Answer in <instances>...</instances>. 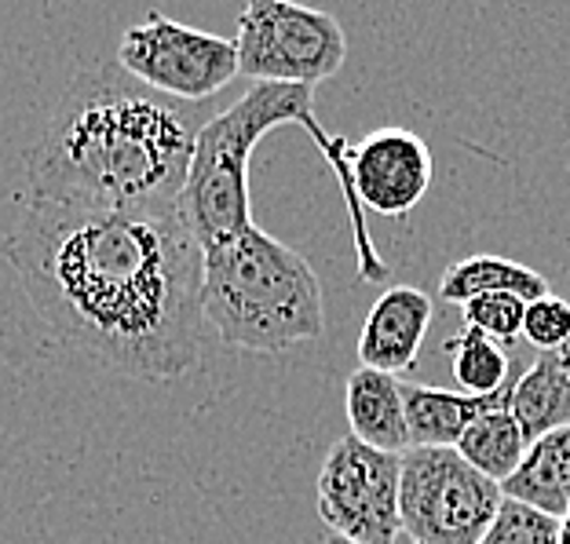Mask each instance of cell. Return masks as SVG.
Masks as SVG:
<instances>
[{
	"instance_id": "6",
	"label": "cell",
	"mask_w": 570,
	"mask_h": 544,
	"mask_svg": "<svg viewBox=\"0 0 570 544\" xmlns=\"http://www.w3.org/2000/svg\"><path fill=\"white\" fill-rule=\"evenodd\" d=\"M501 486L458 449H406L399 520L413 544H479L501 508Z\"/></svg>"
},
{
	"instance_id": "13",
	"label": "cell",
	"mask_w": 570,
	"mask_h": 544,
	"mask_svg": "<svg viewBox=\"0 0 570 544\" xmlns=\"http://www.w3.org/2000/svg\"><path fill=\"white\" fill-rule=\"evenodd\" d=\"M501 494L552 520H563L570 512V427L534 438L520 468L501 483Z\"/></svg>"
},
{
	"instance_id": "16",
	"label": "cell",
	"mask_w": 570,
	"mask_h": 544,
	"mask_svg": "<svg viewBox=\"0 0 570 544\" xmlns=\"http://www.w3.org/2000/svg\"><path fill=\"white\" fill-rule=\"evenodd\" d=\"M527 435L520 421L512 417L509 406H501L487 417H479L469 432L461 435L458 453L472 464L479 475H487L490 483H504L515 468H520L523 453H527Z\"/></svg>"
},
{
	"instance_id": "15",
	"label": "cell",
	"mask_w": 570,
	"mask_h": 544,
	"mask_svg": "<svg viewBox=\"0 0 570 544\" xmlns=\"http://www.w3.org/2000/svg\"><path fill=\"white\" fill-rule=\"evenodd\" d=\"M483 293H512L523 304H534L549 296V278L538 275L534 267L504 260V256H464V260L450 264L439 278V296L446 304L464 307Z\"/></svg>"
},
{
	"instance_id": "17",
	"label": "cell",
	"mask_w": 570,
	"mask_h": 544,
	"mask_svg": "<svg viewBox=\"0 0 570 544\" xmlns=\"http://www.w3.org/2000/svg\"><path fill=\"white\" fill-rule=\"evenodd\" d=\"M446 355H450L453 380H458L464 395H494L512 380L509 377V352L479 329L464 326L458 336H450Z\"/></svg>"
},
{
	"instance_id": "18",
	"label": "cell",
	"mask_w": 570,
	"mask_h": 544,
	"mask_svg": "<svg viewBox=\"0 0 570 544\" xmlns=\"http://www.w3.org/2000/svg\"><path fill=\"white\" fill-rule=\"evenodd\" d=\"M479 544H560V520L504 497Z\"/></svg>"
},
{
	"instance_id": "22",
	"label": "cell",
	"mask_w": 570,
	"mask_h": 544,
	"mask_svg": "<svg viewBox=\"0 0 570 544\" xmlns=\"http://www.w3.org/2000/svg\"><path fill=\"white\" fill-rule=\"evenodd\" d=\"M322 544H355V541H344V537H336V534H330V530H326V537H322Z\"/></svg>"
},
{
	"instance_id": "10",
	"label": "cell",
	"mask_w": 570,
	"mask_h": 544,
	"mask_svg": "<svg viewBox=\"0 0 570 544\" xmlns=\"http://www.w3.org/2000/svg\"><path fill=\"white\" fill-rule=\"evenodd\" d=\"M432 318L435 307L428 293L413 289V285H392V289H384L366 310V322H362L358 362L366 369L392 373V377L413 369L424 336L432 329Z\"/></svg>"
},
{
	"instance_id": "8",
	"label": "cell",
	"mask_w": 570,
	"mask_h": 544,
	"mask_svg": "<svg viewBox=\"0 0 570 544\" xmlns=\"http://www.w3.org/2000/svg\"><path fill=\"white\" fill-rule=\"evenodd\" d=\"M403 457L362 446L344 435L330 446L315 478V504L330 534L355 544H395Z\"/></svg>"
},
{
	"instance_id": "1",
	"label": "cell",
	"mask_w": 570,
	"mask_h": 544,
	"mask_svg": "<svg viewBox=\"0 0 570 544\" xmlns=\"http://www.w3.org/2000/svg\"><path fill=\"white\" fill-rule=\"evenodd\" d=\"M0 253L45 326L99 369L161 384L198 366L205 249L179 201L77 209L26 198Z\"/></svg>"
},
{
	"instance_id": "14",
	"label": "cell",
	"mask_w": 570,
	"mask_h": 544,
	"mask_svg": "<svg viewBox=\"0 0 570 544\" xmlns=\"http://www.w3.org/2000/svg\"><path fill=\"white\" fill-rule=\"evenodd\" d=\"M509 409L520 421L527 443L570 427V373L560 352H538L523 377H512Z\"/></svg>"
},
{
	"instance_id": "2",
	"label": "cell",
	"mask_w": 570,
	"mask_h": 544,
	"mask_svg": "<svg viewBox=\"0 0 570 544\" xmlns=\"http://www.w3.org/2000/svg\"><path fill=\"white\" fill-rule=\"evenodd\" d=\"M213 113L165 99L118 59L81 70L30 154V201L154 209L184 198L194 142Z\"/></svg>"
},
{
	"instance_id": "21",
	"label": "cell",
	"mask_w": 570,
	"mask_h": 544,
	"mask_svg": "<svg viewBox=\"0 0 570 544\" xmlns=\"http://www.w3.org/2000/svg\"><path fill=\"white\" fill-rule=\"evenodd\" d=\"M560 544H570V512L560 520Z\"/></svg>"
},
{
	"instance_id": "9",
	"label": "cell",
	"mask_w": 570,
	"mask_h": 544,
	"mask_svg": "<svg viewBox=\"0 0 570 544\" xmlns=\"http://www.w3.org/2000/svg\"><path fill=\"white\" fill-rule=\"evenodd\" d=\"M352 194L377 216H406L432 187V150L410 128H373L352 154Z\"/></svg>"
},
{
	"instance_id": "5",
	"label": "cell",
	"mask_w": 570,
	"mask_h": 544,
	"mask_svg": "<svg viewBox=\"0 0 570 544\" xmlns=\"http://www.w3.org/2000/svg\"><path fill=\"white\" fill-rule=\"evenodd\" d=\"M238 73L253 85L315 88L344 67L347 33L336 16L293 0H253L238 16Z\"/></svg>"
},
{
	"instance_id": "4",
	"label": "cell",
	"mask_w": 570,
	"mask_h": 544,
	"mask_svg": "<svg viewBox=\"0 0 570 544\" xmlns=\"http://www.w3.org/2000/svg\"><path fill=\"white\" fill-rule=\"evenodd\" d=\"M311 125V88L253 85L235 107L213 113L202 125L184 187V212L202 249L235 241L253 227L249 209V161L271 128Z\"/></svg>"
},
{
	"instance_id": "12",
	"label": "cell",
	"mask_w": 570,
	"mask_h": 544,
	"mask_svg": "<svg viewBox=\"0 0 570 544\" xmlns=\"http://www.w3.org/2000/svg\"><path fill=\"white\" fill-rule=\"evenodd\" d=\"M344 413L352 438L362 446L403 457L410 449V427L403 406V380L392 373L358 366L344 384Z\"/></svg>"
},
{
	"instance_id": "7",
	"label": "cell",
	"mask_w": 570,
	"mask_h": 544,
	"mask_svg": "<svg viewBox=\"0 0 570 544\" xmlns=\"http://www.w3.org/2000/svg\"><path fill=\"white\" fill-rule=\"evenodd\" d=\"M118 67L150 92L198 107L238 77V48L227 37L150 11L142 22L125 30Z\"/></svg>"
},
{
	"instance_id": "20",
	"label": "cell",
	"mask_w": 570,
	"mask_h": 544,
	"mask_svg": "<svg viewBox=\"0 0 570 544\" xmlns=\"http://www.w3.org/2000/svg\"><path fill=\"white\" fill-rule=\"evenodd\" d=\"M523 336L538 352H560L570 340V304L560 296H541V300L527 304L523 315Z\"/></svg>"
},
{
	"instance_id": "19",
	"label": "cell",
	"mask_w": 570,
	"mask_h": 544,
	"mask_svg": "<svg viewBox=\"0 0 570 544\" xmlns=\"http://www.w3.org/2000/svg\"><path fill=\"white\" fill-rule=\"evenodd\" d=\"M464 326L479 329L490 340H498L501 347H509L515 336H523V315L527 304L512 293H483L461 307Z\"/></svg>"
},
{
	"instance_id": "3",
	"label": "cell",
	"mask_w": 570,
	"mask_h": 544,
	"mask_svg": "<svg viewBox=\"0 0 570 544\" xmlns=\"http://www.w3.org/2000/svg\"><path fill=\"white\" fill-rule=\"evenodd\" d=\"M202 318L227 347L278 355L326 333L315 267L275 235L249 227L205 253Z\"/></svg>"
},
{
	"instance_id": "23",
	"label": "cell",
	"mask_w": 570,
	"mask_h": 544,
	"mask_svg": "<svg viewBox=\"0 0 570 544\" xmlns=\"http://www.w3.org/2000/svg\"><path fill=\"white\" fill-rule=\"evenodd\" d=\"M560 355H563V366H567V373H570V340L560 347Z\"/></svg>"
},
{
	"instance_id": "11",
	"label": "cell",
	"mask_w": 570,
	"mask_h": 544,
	"mask_svg": "<svg viewBox=\"0 0 570 544\" xmlns=\"http://www.w3.org/2000/svg\"><path fill=\"white\" fill-rule=\"evenodd\" d=\"M509 392L512 380L494 395H464V392H443V387L403 384L410 449H458L461 435L479 417L509 406Z\"/></svg>"
}]
</instances>
